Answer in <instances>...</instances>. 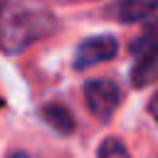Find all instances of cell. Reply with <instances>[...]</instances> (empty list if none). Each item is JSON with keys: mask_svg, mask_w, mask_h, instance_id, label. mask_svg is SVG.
I'll use <instances>...</instances> for the list:
<instances>
[{"mask_svg": "<svg viewBox=\"0 0 158 158\" xmlns=\"http://www.w3.org/2000/svg\"><path fill=\"white\" fill-rule=\"evenodd\" d=\"M57 32V17L44 0H0V49L20 54Z\"/></svg>", "mask_w": 158, "mask_h": 158, "instance_id": "1", "label": "cell"}, {"mask_svg": "<svg viewBox=\"0 0 158 158\" xmlns=\"http://www.w3.org/2000/svg\"><path fill=\"white\" fill-rule=\"evenodd\" d=\"M84 99H86L89 111L96 118L106 121V118L114 116V111L121 104V89H118L116 81L104 79V77L101 79H89L84 84Z\"/></svg>", "mask_w": 158, "mask_h": 158, "instance_id": "2", "label": "cell"}, {"mask_svg": "<svg viewBox=\"0 0 158 158\" xmlns=\"http://www.w3.org/2000/svg\"><path fill=\"white\" fill-rule=\"evenodd\" d=\"M118 52V42L114 35H94L79 42L77 52H74V67L77 69H89L94 64L109 62L114 59Z\"/></svg>", "mask_w": 158, "mask_h": 158, "instance_id": "3", "label": "cell"}, {"mask_svg": "<svg viewBox=\"0 0 158 158\" xmlns=\"http://www.w3.org/2000/svg\"><path fill=\"white\" fill-rule=\"evenodd\" d=\"M158 12V0H118L114 15L118 22H138Z\"/></svg>", "mask_w": 158, "mask_h": 158, "instance_id": "4", "label": "cell"}, {"mask_svg": "<svg viewBox=\"0 0 158 158\" xmlns=\"http://www.w3.org/2000/svg\"><path fill=\"white\" fill-rule=\"evenodd\" d=\"M158 79V52H146L136 57V64L131 69V84L136 89L151 84Z\"/></svg>", "mask_w": 158, "mask_h": 158, "instance_id": "5", "label": "cell"}, {"mask_svg": "<svg viewBox=\"0 0 158 158\" xmlns=\"http://www.w3.org/2000/svg\"><path fill=\"white\" fill-rule=\"evenodd\" d=\"M146 52H158V17H146L143 20V30L136 35V40L131 42V54H146Z\"/></svg>", "mask_w": 158, "mask_h": 158, "instance_id": "6", "label": "cell"}, {"mask_svg": "<svg viewBox=\"0 0 158 158\" xmlns=\"http://www.w3.org/2000/svg\"><path fill=\"white\" fill-rule=\"evenodd\" d=\"M42 118H44L57 133H72L74 126H77L72 111H69L67 106H62V104H49V106H44V109H42Z\"/></svg>", "mask_w": 158, "mask_h": 158, "instance_id": "7", "label": "cell"}, {"mask_svg": "<svg viewBox=\"0 0 158 158\" xmlns=\"http://www.w3.org/2000/svg\"><path fill=\"white\" fill-rule=\"evenodd\" d=\"M99 158H131L121 138H104L99 146Z\"/></svg>", "mask_w": 158, "mask_h": 158, "instance_id": "8", "label": "cell"}, {"mask_svg": "<svg viewBox=\"0 0 158 158\" xmlns=\"http://www.w3.org/2000/svg\"><path fill=\"white\" fill-rule=\"evenodd\" d=\"M148 111H151V116L158 121V91L151 96V101H148Z\"/></svg>", "mask_w": 158, "mask_h": 158, "instance_id": "9", "label": "cell"}, {"mask_svg": "<svg viewBox=\"0 0 158 158\" xmlns=\"http://www.w3.org/2000/svg\"><path fill=\"white\" fill-rule=\"evenodd\" d=\"M7 158H35V156H30V153H22V151H17V153H10Z\"/></svg>", "mask_w": 158, "mask_h": 158, "instance_id": "10", "label": "cell"}]
</instances>
